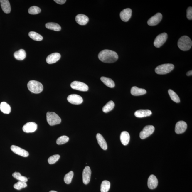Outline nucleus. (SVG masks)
<instances>
[{"label": "nucleus", "instance_id": "38", "mask_svg": "<svg viewBox=\"0 0 192 192\" xmlns=\"http://www.w3.org/2000/svg\"><path fill=\"white\" fill-rule=\"evenodd\" d=\"M187 18L189 20H191L192 19V8L191 6H190L188 8L187 10Z\"/></svg>", "mask_w": 192, "mask_h": 192}, {"label": "nucleus", "instance_id": "41", "mask_svg": "<svg viewBox=\"0 0 192 192\" xmlns=\"http://www.w3.org/2000/svg\"><path fill=\"white\" fill-rule=\"evenodd\" d=\"M49 192H57L55 191H54V190H51V191H50Z\"/></svg>", "mask_w": 192, "mask_h": 192}, {"label": "nucleus", "instance_id": "39", "mask_svg": "<svg viewBox=\"0 0 192 192\" xmlns=\"http://www.w3.org/2000/svg\"><path fill=\"white\" fill-rule=\"evenodd\" d=\"M54 1L57 4L61 5L64 4L66 1V0H54Z\"/></svg>", "mask_w": 192, "mask_h": 192}, {"label": "nucleus", "instance_id": "25", "mask_svg": "<svg viewBox=\"0 0 192 192\" xmlns=\"http://www.w3.org/2000/svg\"><path fill=\"white\" fill-rule=\"evenodd\" d=\"M100 80L106 86L108 87L113 88L115 86V84L114 81L111 78L102 77L100 78Z\"/></svg>", "mask_w": 192, "mask_h": 192}, {"label": "nucleus", "instance_id": "19", "mask_svg": "<svg viewBox=\"0 0 192 192\" xmlns=\"http://www.w3.org/2000/svg\"><path fill=\"white\" fill-rule=\"evenodd\" d=\"M152 114V112L149 110H139L134 113V115L138 118H142L149 117Z\"/></svg>", "mask_w": 192, "mask_h": 192}, {"label": "nucleus", "instance_id": "29", "mask_svg": "<svg viewBox=\"0 0 192 192\" xmlns=\"http://www.w3.org/2000/svg\"><path fill=\"white\" fill-rule=\"evenodd\" d=\"M28 35L32 39L36 41H41L43 40V37L38 33L34 31H31L28 33Z\"/></svg>", "mask_w": 192, "mask_h": 192}, {"label": "nucleus", "instance_id": "37", "mask_svg": "<svg viewBox=\"0 0 192 192\" xmlns=\"http://www.w3.org/2000/svg\"><path fill=\"white\" fill-rule=\"evenodd\" d=\"M60 157V156L58 154L50 156L48 160L49 164H55L59 159Z\"/></svg>", "mask_w": 192, "mask_h": 192}, {"label": "nucleus", "instance_id": "26", "mask_svg": "<svg viewBox=\"0 0 192 192\" xmlns=\"http://www.w3.org/2000/svg\"><path fill=\"white\" fill-rule=\"evenodd\" d=\"M0 109L1 112L6 114H9L11 111L10 106L5 102H1L0 104Z\"/></svg>", "mask_w": 192, "mask_h": 192}, {"label": "nucleus", "instance_id": "34", "mask_svg": "<svg viewBox=\"0 0 192 192\" xmlns=\"http://www.w3.org/2000/svg\"><path fill=\"white\" fill-rule=\"evenodd\" d=\"M41 12V9L36 6H32L28 10V12L30 14L35 15L39 14Z\"/></svg>", "mask_w": 192, "mask_h": 192}, {"label": "nucleus", "instance_id": "4", "mask_svg": "<svg viewBox=\"0 0 192 192\" xmlns=\"http://www.w3.org/2000/svg\"><path fill=\"white\" fill-rule=\"evenodd\" d=\"M174 68V65L172 64H164L156 67L155 70L158 75H165L170 73Z\"/></svg>", "mask_w": 192, "mask_h": 192}, {"label": "nucleus", "instance_id": "7", "mask_svg": "<svg viewBox=\"0 0 192 192\" xmlns=\"http://www.w3.org/2000/svg\"><path fill=\"white\" fill-rule=\"evenodd\" d=\"M154 130L155 128L153 126H146L140 133V137L141 139H145L151 135L154 132Z\"/></svg>", "mask_w": 192, "mask_h": 192}, {"label": "nucleus", "instance_id": "13", "mask_svg": "<svg viewBox=\"0 0 192 192\" xmlns=\"http://www.w3.org/2000/svg\"><path fill=\"white\" fill-rule=\"evenodd\" d=\"M91 171L89 166H87L83 170L82 172V181L84 184L87 185L90 181Z\"/></svg>", "mask_w": 192, "mask_h": 192}, {"label": "nucleus", "instance_id": "20", "mask_svg": "<svg viewBox=\"0 0 192 192\" xmlns=\"http://www.w3.org/2000/svg\"><path fill=\"white\" fill-rule=\"evenodd\" d=\"M1 8L3 11L6 14L10 13L11 8L9 1L8 0H0Z\"/></svg>", "mask_w": 192, "mask_h": 192}, {"label": "nucleus", "instance_id": "24", "mask_svg": "<svg viewBox=\"0 0 192 192\" xmlns=\"http://www.w3.org/2000/svg\"><path fill=\"white\" fill-rule=\"evenodd\" d=\"M26 54L25 50L23 49H20L18 51L15 52L14 56L16 59L22 60L24 59L26 57Z\"/></svg>", "mask_w": 192, "mask_h": 192}, {"label": "nucleus", "instance_id": "11", "mask_svg": "<svg viewBox=\"0 0 192 192\" xmlns=\"http://www.w3.org/2000/svg\"><path fill=\"white\" fill-rule=\"evenodd\" d=\"M187 128V124L184 121H178L176 124L175 132L177 134H181L184 132Z\"/></svg>", "mask_w": 192, "mask_h": 192}, {"label": "nucleus", "instance_id": "21", "mask_svg": "<svg viewBox=\"0 0 192 192\" xmlns=\"http://www.w3.org/2000/svg\"><path fill=\"white\" fill-rule=\"evenodd\" d=\"M96 137L97 142L101 148L104 150H106L107 149V144L103 136L98 133L97 134Z\"/></svg>", "mask_w": 192, "mask_h": 192}, {"label": "nucleus", "instance_id": "6", "mask_svg": "<svg viewBox=\"0 0 192 192\" xmlns=\"http://www.w3.org/2000/svg\"><path fill=\"white\" fill-rule=\"evenodd\" d=\"M168 38V35L166 33H161L156 36L154 42V45L156 48H159L166 43Z\"/></svg>", "mask_w": 192, "mask_h": 192}, {"label": "nucleus", "instance_id": "28", "mask_svg": "<svg viewBox=\"0 0 192 192\" xmlns=\"http://www.w3.org/2000/svg\"><path fill=\"white\" fill-rule=\"evenodd\" d=\"M114 102L112 101H110L104 106L102 110L104 112L107 113L112 111L114 108Z\"/></svg>", "mask_w": 192, "mask_h": 192}, {"label": "nucleus", "instance_id": "8", "mask_svg": "<svg viewBox=\"0 0 192 192\" xmlns=\"http://www.w3.org/2000/svg\"><path fill=\"white\" fill-rule=\"evenodd\" d=\"M72 88L75 90L82 92H86L88 90V87L84 82L75 81L70 85Z\"/></svg>", "mask_w": 192, "mask_h": 192}, {"label": "nucleus", "instance_id": "18", "mask_svg": "<svg viewBox=\"0 0 192 192\" xmlns=\"http://www.w3.org/2000/svg\"><path fill=\"white\" fill-rule=\"evenodd\" d=\"M75 20L78 24L81 25H86L89 21L88 17L82 14L77 15L75 17Z\"/></svg>", "mask_w": 192, "mask_h": 192}, {"label": "nucleus", "instance_id": "33", "mask_svg": "<svg viewBox=\"0 0 192 192\" xmlns=\"http://www.w3.org/2000/svg\"><path fill=\"white\" fill-rule=\"evenodd\" d=\"M74 176V173L73 171H71L65 175L64 178V181L67 184H70L71 183L72 178Z\"/></svg>", "mask_w": 192, "mask_h": 192}, {"label": "nucleus", "instance_id": "5", "mask_svg": "<svg viewBox=\"0 0 192 192\" xmlns=\"http://www.w3.org/2000/svg\"><path fill=\"white\" fill-rule=\"evenodd\" d=\"M47 122L50 126H54L59 124L61 122V119L58 115L54 112L47 113Z\"/></svg>", "mask_w": 192, "mask_h": 192}, {"label": "nucleus", "instance_id": "31", "mask_svg": "<svg viewBox=\"0 0 192 192\" xmlns=\"http://www.w3.org/2000/svg\"><path fill=\"white\" fill-rule=\"evenodd\" d=\"M168 93H169L170 97L174 102L176 103H179L180 102V99L179 97L174 91L169 89L168 90Z\"/></svg>", "mask_w": 192, "mask_h": 192}, {"label": "nucleus", "instance_id": "3", "mask_svg": "<svg viewBox=\"0 0 192 192\" xmlns=\"http://www.w3.org/2000/svg\"><path fill=\"white\" fill-rule=\"evenodd\" d=\"M29 90L35 94L41 93L43 90V86L41 82L36 80H30L28 84Z\"/></svg>", "mask_w": 192, "mask_h": 192}, {"label": "nucleus", "instance_id": "12", "mask_svg": "<svg viewBox=\"0 0 192 192\" xmlns=\"http://www.w3.org/2000/svg\"><path fill=\"white\" fill-rule=\"evenodd\" d=\"M38 125L34 122H28L25 124L23 127V132L26 133H32L36 130Z\"/></svg>", "mask_w": 192, "mask_h": 192}, {"label": "nucleus", "instance_id": "30", "mask_svg": "<svg viewBox=\"0 0 192 192\" xmlns=\"http://www.w3.org/2000/svg\"><path fill=\"white\" fill-rule=\"evenodd\" d=\"M110 183L107 181H104L102 182L101 185V192H107L110 189Z\"/></svg>", "mask_w": 192, "mask_h": 192}, {"label": "nucleus", "instance_id": "2", "mask_svg": "<svg viewBox=\"0 0 192 192\" xmlns=\"http://www.w3.org/2000/svg\"><path fill=\"white\" fill-rule=\"evenodd\" d=\"M178 45L181 50L187 51L191 48L192 42L189 37L183 36L178 40Z\"/></svg>", "mask_w": 192, "mask_h": 192}, {"label": "nucleus", "instance_id": "14", "mask_svg": "<svg viewBox=\"0 0 192 192\" xmlns=\"http://www.w3.org/2000/svg\"><path fill=\"white\" fill-rule=\"evenodd\" d=\"M11 149L14 153L23 157H28L29 155V153L28 151L16 146H11Z\"/></svg>", "mask_w": 192, "mask_h": 192}, {"label": "nucleus", "instance_id": "23", "mask_svg": "<svg viewBox=\"0 0 192 192\" xmlns=\"http://www.w3.org/2000/svg\"><path fill=\"white\" fill-rule=\"evenodd\" d=\"M145 89L139 88L136 87H133L131 88V93L134 96H139L144 95L146 93Z\"/></svg>", "mask_w": 192, "mask_h": 192}, {"label": "nucleus", "instance_id": "22", "mask_svg": "<svg viewBox=\"0 0 192 192\" xmlns=\"http://www.w3.org/2000/svg\"><path fill=\"white\" fill-rule=\"evenodd\" d=\"M120 140L122 144L124 146L127 145L129 144L130 140V136L129 133L127 131H123L121 134Z\"/></svg>", "mask_w": 192, "mask_h": 192}, {"label": "nucleus", "instance_id": "10", "mask_svg": "<svg viewBox=\"0 0 192 192\" xmlns=\"http://www.w3.org/2000/svg\"><path fill=\"white\" fill-rule=\"evenodd\" d=\"M162 18V15L161 13H156L148 20V24L151 26H155L159 23Z\"/></svg>", "mask_w": 192, "mask_h": 192}, {"label": "nucleus", "instance_id": "16", "mask_svg": "<svg viewBox=\"0 0 192 192\" xmlns=\"http://www.w3.org/2000/svg\"><path fill=\"white\" fill-rule=\"evenodd\" d=\"M61 55L58 53H53L48 55L47 57L46 61L47 63L52 64L55 63L59 60Z\"/></svg>", "mask_w": 192, "mask_h": 192}, {"label": "nucleus", "instance_id": "1", "mask_svg": "<svg viewBox=\"0 0 192 192\" xmlns=\"http://www.w3.org/2000/svg\"><path fill=\"white\" fill-rule=\"evenodd\" d=\"M98 58L101 61L106 63H112L117 61L119 57L116 52L109 50H104L99 53Z\"/></svg>", "mask_w": 192, "mask_h": 192}, {"label": "nucleus", "instance_id": "9", "mask_svg": "<svg viewBox=\"0 0 192 192\" xmlns=\"http://www.w3.org/2000/svg\"><path fill=\"white\" fill-rule=\"evenodd\" d=\"M67 100L70 103L75 105H79L83 102V99L80 95L77 94H71L68 96Z\"/></svg>", "mask_w": 192, "mask_h": 192}, {"label": "nucleus", "instance_id": "36", "mask_svg": "<svg viewBox=\"0 0 192 192\" xmlns=\"http://www.w3.org/2000/svg\"><path fill=\"white\" fill-rule=\"evenodd\" d=\"M69 140V138L68 136H60L57 140V144L58 145L65 144L68 142Z\"/></svg>", "mask_w": 192, "mask_h": 192}, {"label": "nucleus", "instance_id": "15", "mask_svg": "<svg viewBox=\"0 0 192 192\" xmlns=\"http://www.w3.org/2000/svg\"><path fill=\"white\" fill-rule=\"evenodd\" d=\"M132 11L130 8H126L122 10L120 13L121 19L124 22H127L132 16Z\"/></svg>", "mask_w": 192, "mask_h": 192}, {"label": "nucleus", "instance_id": "17", "mask_svg": "<svg viewBox=\"0 0 192 192\" xmlns=\"http://www.w3.org/2000/svg\"><path fill=\"white\" fill-rule=\"evenodd\" d=\"M158 181L157 178L154 175L149 176L148 181V186L150 189H154L158 186Z\"/></svg>", "mask_w": 192, "mask_h": 192}, {"label": "nucleus", "instance_id": "35", "mask_svg": "<svg viewBox=\"0 0 192 192\" xmlns=\"http://www.w3.org/2000/svg\"><path fill=\"white\" fill-rule=\"evenodd\" d=\"M27 186V185L26 182L21 181H18L14 185V188L15 189L20 190L24 188Z\"/></svg>", "mask_w": 192, "mask_h": 192}, {"label": "nucleus", "instance_id": "40", "mask_svg": "<svg viewBox=\"0 0 192 192\" xmlns=\"http://www.w3.org/2000/svg\"><path fill=\"white\" fill-rule=\"evenodd\" d=\"M192 75V70H190L187 72L186 73V75L188 76H191Z\"/></svg>", "mask_w": 192, "mask_h": 192}, {"label": "nucleus", "instance_id": "27", "mask_svg": "<svg viewBox=\"0 0 192 192\" xmlns=\"http://www.w3.org/2000/svg\"><path fill=\"white\" fill-rule=\"evenodd\" d=\"M45 27L48 29L55 31H60L61 29V27L59 25L54 23H47L45 25Z\"/></svg>", "mask_w": 192, "mask_h": 192}, {"label": "nucleus", "instance_id": "32", "mask_svg": "<svg viewBox=\"0 0 192 192\" xmlns=\"http://www.w3.org/2000/svg\"><path fill=\"white\" fill-rule=\"evenodd\" d=\"M12 176L14 178L18 180L19 181H21L26 182L28 181V178L26 177L21 176V173L18 172L13 173Z\"/></svg>", "mask_w": 192, "mask_h": 192}]
</instances>
